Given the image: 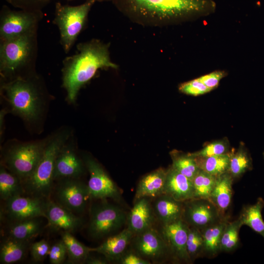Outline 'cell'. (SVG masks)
Instances as JSON below:
<instances>
[{"instance_id":"cell-20","label":"cell","mask_w":264,"mask_h":264,"mask_svg":"<svg viewBox=\"0 0 264 264\" xmlns=\"http://www.w3.org/2000/svg\"><path fill=\"white\" fill-rule=\"evenodd\" d=\"M133 234L127 228L119 233L110 235L99 246L91 248V251L104 256L109 262H116L126 252L129 243L134 237Z\"/></svg>"},{"instance_id":"cell-35","label":"cell","mask_w":264,"mask_h":264,"mask_svg":"<svg viewBox=\"0 0 264 264\" xmlns=\"http://www.w3.org/2000/svg\"><path fill=\"white\" fill-rule=\"evenodd\" d=\"M186 250L192 262L203 255V240L199 229L189 226L186 242Z\"/></svg>"},{"instance_id":"cell-38","label":"cell","mask_w":264,"mask_h":264,"mask_svg":"<svg viewBox=\"0 0 264 264\" xmlns=\"http://www.w3.org/2000/svg\"><path fill=\"white\" fill-rule=\"evenodd\" d=\"M48 256L52 264H61L65 262L67 256V251L61 239L50 246Z\"/></svg>"},{"instance_id":"cell-27","label":"cell","mask_w":264,"mask_h":264,"mask_svg":"<svg viewBox=\"0 0 264 264\" xmlns=\"http://www.w3.org/2000/svg\"><path fill=\"white\" fill-rule=\"evenodd\" d=\"M264 207V200L259 198L254 204L244 206L239 218L242 225L248 226L264 239V221L262 214Z\"/></svg>"},{"instance_id":"cell-26","label":"cell","mask_w":264,"mask_h":264,"mask_svg":"<svg viewBox=\"0 0 264 264\" xmlns=\"http://www.w3.org/2000/svg\"><path fill=\"white\" fill-rule=\"evenodd\" d=\"M31 242L2 237L0 246V263L10 264L22 260L29 250Z\"/></svg>"},{"instance_id":"cell-1","label":"cell","mask_w":264,"mask_h":264,"mask_svg":"<svg viewBox=\"0 0 264 264\" xmlns=\"http://www.w3.org/2000/svg\"><path fill=\"white\" fill-rule=\"evenodd\" d=\"M115 7L135 23L163 26L207 15L214 11L212 0H112Z\"/></svg>"},{"instance_id":"cell-39","label":"cell","mask_w":264,"mask_h":264,"mask_svg":"<svg viewBox=\"0 0 264 264\" xmlns=\"http://www.w3.org/2000/svg\"><path fill=\"white\" fill-rule=\"evenodd\" d=\"M14 7L31 11H42L50 0H5Z\"/></svg>"},{"instance_id":"cell-18","label":"cell","mask_w":264,"mask_h":264,"mask_svg":"<svg viewBox=\"0 0 264 264\" xmlns=\"http://www.w3.org/2000/svg\"><path fill=\"white\" fill-rule=\"evenodd\" d=\"M156 219L148 198L135 199L133 206L127 216V228L134 235L153 227Z\"/></svg>"},{"instance_id":"cell-11","label":"cell","mask_w":264,"mask_h":264,"mask_svg":"<svg viewBox=\"0 0 264 264\" xmlns=\"http://www.w3.org/2000/svg\"><path fill=\"white\" fill-rule=\"evenodd\" d=\"M46 200L26 194L13 197L3 201L0 220L7 224L36 217L45 218Z\"/></svg>"},{"instance_id":"cell-41","label":"cell","mask_w":264,"mask_h":264,"mask_svg":"<svg viewBox=\"0 0 264 264\" xmlns=\"http://www.w3.org/2000/svg\"><path fill=\"white\" fill-rule=\"evenodd\" d=\"M227 75L224 70H215L198 78L211 90L218 87L220 80Z\"/></svg>"},{"instance_id":"cell-4","label":"cell","mask_w":264,"mask_h":264,"mask_svg":"<svg viewBox=\"0 0 264 264\" xmlns=\"http://www.w3.org/2000/svg\"><path fill=\"white\" fill-rule=\"evenodd\" d=\"M69 136V132L64 130L56 133L46 142L42 156L35 169L22 182L25 194L44 200L50 198L54 184L55 160Z\"/></svg>"},{"instance_id":"cell-32","label":"cell","mask_w":264,"mask_h":264,"mask_svg":"<svg viewBox=\"0 0 264 264\" xmlns=\"http://www.w3.org/2000/svg\"><path fill=\"white\" fill-rule=\"evenodd\" d=\"M171 155L173 161L171 166L192 180L200 170L195 158L177 151L172 152Z\"/></svg>"},{"instance_id":"cell-23","label":"cell","mask_w":264,"mask_h":264,"mask_svg":"<svg viewBox=\"0 0 264 264\" xmlns=\"http://www.w3.org/2000/svg\"><path fill=\"white\" fill-rule=\"evenodd\" d=\"M167 170L160 168L144 176L136 187L135 199L155 198L163 194Z\"/></svg>"},{"instance_id":"cell-19","label":"cell","mask_w":264,"mask_h":264,"mask_svg":"<svg viewBox=\"0 0 264 264\" xmlns=\"http://www.w3.org/2000/svg\"><path fill=\"white\" fill-rule=\"evenodd\" d=\"M163 194L182 202L194 199L193 181L171 166L167 170Z\"/></svg>"},{"instance_id":"cell-15","label":"cell","mask_w":264,"mask_h":264,"mask_svg":"<svg viewBox=\"0 0 264 264\" xmlns=\"http://www.w3.org/2000/svg\"><path fill=\"white\" fill-rule=\"evenodd\" d=\"M189 225L180 219L162 225L161 233L169 247L171 255L176 261L192 263L186 250Z\"/></svg>"},{"instance_id":"cell-44","label":"cell","mask_w":264,"mask_h":264,"mask_svg":"<svg viewBox=\"0 0 264 264\" xmlns=\"http://www.w3.org/2000/svg\"><path fill=\"white\" fill-rule=\"evenodd\" d=\"M96 1H100V2H102V1H111L112 0H95Z\"/></svg>"},{"instance_id":"cell-8","label":"cell","mask_w":264,"mask_h":264,"mask_svg":"<svg viewBox=\"0 0 264 264\" xmlns=\"http://www.w3.org/2000/svg\"><path fill=\"white\" fill-rule=\"evenodd\" d=\"M127 218L119 206L101 199L90 208L88 234L95 240L107 238L127 222Z\"/></svg>"},{"instance_id":"cell-16","label":"cell","mask_w":264,"mask_h":264,"mask_svg":"<svg viewBox=\"0 0 264 264\" xmlns=\"http://www.w3.org/2000/svg\"><path fill=\"white\" fill-rule=\"evenodd\" d=\"M45 218L51 228L71 233L83 226L84 219L73 212L60 206L50 198L46 201Z\"/></svg>"},{"instance_id":"cell-17","label":"cell","mask_w":264,"mask_h":264,"mask_svg":"<svg viewBox=\"0 0 264 264\" xmlns=\"http://www.w3.org/2000/svg\"><path fill=\"white\" fill-rule=\"evenodd\" d=\"M67 142L61 149L55 160L54 182L64 178H80L84 171V163L76 149Z\"/></svg>"},{"instance_id":"cell-10","label":"cell","mask_w":264,"mask_h":264,"mask_svg":"<svg viewBox=\"0 0 264 264\" xmlns=\"http://www.w3.org/2000/svg\"><path fill=\"white\" fill-rule=\"evenodd\" d=\"M43 17L42 11L14 10L3 5L0 13V40L38 31Z\"/></svg>"},{"instance_id":"cell-30","label":"cell","mask_w":264,"mask_h":264,"mask_svg":"<svg viewBox=\"0 0 264 264\" xmlns=\"http://www.w3.org/2000/svg\"><path fill=\"white\" fill-rule=\"evenodd\" d=\"M21 180L4 167L0 168V198L5 201L13 197L24 195Z\"/></svg>"},{"instance_id":"cell-28","label":"cell","mask_w":264,"mask_h":264,"mask_svg":"<svg viewBox=\"0 0 264 264\" xmlns=\"http://www.w3.org/2000/svg\"><path fill=\"white\" fill-rule=\"evenodd\" d=\"M61 239L66 247L67 263L84 264L86 258L91 251V248L80 242L69 232L61 231Z\"/></svg>"},{"instance_id":"cell-25","label":"cell","mask_w":264,"mask_h":264,"mask_svg":"<svg viewBox=\"0 0 264 264\" xmlns=\"http://www.w3.org/2000/svg\"><path fill=\"white\" fill-rule=\"evenodd\" d=\"M228 221L229 218L225 215L218 221L200 230L203 240V255L212 258L220 252L221 238Z\"/></svg>"},{"instance_id":"cell-43","label":"cell","mask_w":264,"mask_h":264,"mask_svg":"<svg viewBox=\"0 0 264 264\" xmlns=\"http://www.w3.org/2000/svg\"><path fill=\"white\" fill-rule=\"evenodd\" d=\"M91 252L86 258L84 264H107L109 263L107 258L103 255H101V256L92 255V254H91Z\"/></svg>"},{"instance_id":"cell-45","label":"cell","mask_w":264,"mask_h":264,"mask_svg":"<svg viewBox=\"0 0 264 264\" xmlns=\"http://www.w3.org/2000/svg\"><path fill=\"white\" fill-rule=\"evenodd\" d=\"M263 157H264V152L263 153Z\"/></svg>"},{"instance_id":"cell-6","label":"cell","mask_w":264,"mask_h":264,"mask_svg":"<svg viewBox=\"0 0 264 264\" xmlns=\"http://www.w3.org/2000/svg\"><path fill=\"white\" fill-rule=\"evenodd\" d=\"M95 2V0H87L77 6L56 3L52 22L59 28L60 43L66 53L70 51L83 29L88 13Z\"/></svg>"},{"instance_id":"cell-29","label":"cell","mask_w":264,"mask_h":264,"mask_svg":"<svg viewBox=\"0 0 264 264\" xmlns=\"http://www.w3.org/2000/svg\"><path fill=\"white\" fill-rule=\"evenodd\" d=\"M252 169L250 154L243 143H241L237 151L231 152L227 172L236 179Z\"/></svg>"},{"instance_id":"cell-12","label":"cell","mask_w":264,"mask_h":264,"mask_svg":"<svg viewBox=\"0 0 264 264\" xmlns=\"http://www.w3.org/2000/svg\"><path fill=\"white\" fill-rule=\"evenodd\" d=\"M84 162L89 174L88 186L90 199L110 198L120 201V190L101 166L89 156L85 157Z\"/></svg>"},{"instance_id":"cell-36","label":"cell","mask_w":264,"mask_h":264,"mask_svg":"<svg viewBox=\"0 0 264 264\" xmlns=\"http://www.w3.org/2000/svg\"><path fill=\"white\" fill-rule=\"evenodd\" d=\"M229 148V142L225 137L207 144L198 151L188 154L193 157L212 156L227 154L230 152Z\"/></svg>"},{"instance_id":"cell-13","label":"cell","mask_w":264,"mask_h":264,"mask_svg":"<svg viewBox=\"0 0 264 264\" xmlns=\"http://www.w3.org/2000/svg\"><path fill=\"white\" fill-rule=\"evenodd\" d=\"M224 216L208 199L194 198L184 202L182 220L189 226L199 230L218 221Z\"/></svg>"},{"instance_id":"cell-31","label":"cell","mask_w":264,"mask_h":264,"mask_svg":"<svg viewBox=\"0 0 264 264\" xmlns=\"http://www.w3.org/2000/svg\"><path fill=\"white\" fill-rule=\"evenodd\" d=\"M231 152L208 157H194L199 169L218 176L228 171Z\"/></svg>"},{"instance_id":"cell-9","label":"cell","mask_w":264,"mask_h":264,"mask_svg":"<svg viewBox=\"0 0 264 264\" xmlns=\"http://www.w3.org/2000/svg\"><path fill=\"white\" fill-rule=\"evenodd\" d=\"M50 199L76 215L83 213L90 199L88 184L80 178H64L55 181Z\"/></svg>"},{"instance_id":"cell-42","label":"cell","mask_w":264,"mask_h":264,"mask_svg":"<svg viewBox=\"0 0 264 264\" xmlns=\"http://www.w3.org/2000/svg\"><path fill=\"white\" fill-rule=\"evenodd\" d=\"M120 264H151V262L143 258L135 251H127L116 262Z\"/></svg>"},{"instance_id":"cell-3","label":"cell","mask_w":264,"mask_h":264,"mask_svg":"<svg viewBox=\"0 0 264 264\" xmlns=\"http://www.w3.org/2000/svg\"><path fill=\"white\" fill-rule=\"evenodd\" d=\"M37 31L0 40V73L5 80L33 74L38 54Z\"/></svg>"},{"instance_id":"cell-14","label":"cell","mask_w":264,"mask_h":264,"mask_svg":"<svg viewBox=\"0 0 264 264\" xmlns=\"http://www.w3.org/2000/svg\"><path fill=\"white\" fill-rule=\"evenodd\" d=\"M133 238L134 251L151 262H160L169 255H171L162 233L154 227L134 235Z\"/></svg>"},{"instance_id":"cell-37","label":"cell","mask_w":264,"mask_h":264,"mask_svg":"<svg viewBox=\"0 0 264 264\" xmlns=\"http://www.w3.org/2000/svg\"><path fill=\"white\" fill-rule=\"evenodd\" d=\"M180 92L189 95L197 96L212 91L198 78L181 84L178 88Z\"/></svg>"},{"instance_id":"cell-2","label":"cell","mask_w":264,"mask_h":264,"mask_svg":"<svg viewBox=\"0 0 264 264\" xmlns=\"http://www.w3.org/2000/svg\"><path fill=\"white\" fill-rule=\"evenodd\" d=\"M110 45L97 39L80 43L77 52L63 61V86L69 102H74L80 89L101 68L116 69L110 58Z\"/></svg>"},{"instance_id":"cell-5","label":"cell","mask_w":264,"mask_h":264,"mask_svg":"<svg viewBox=\"0 0 264 264\" xmlns=\"http://www.w3.org/2000/svg\"><path fill=\"white\" fill-rule=\"evenodd\" d=\"M33 77V74L5 80L1 86L12 110L28 121L36 119L40 112L41 93Z\"/></svg>"},{"instance_id":"cell-40","label":"cell","mask_w":264,"mask_h":264,"mask_svg":"<svg viewBox=\"0 0 264 264\" xmlns=\"http://www.w3.org/2000/svg\"><path fill=\"white\" fill-rule=\"evenodd\" d=\"M50 246L45 240L32 243L29 250L32 259L37 262L43 261L48 256Z\"/></svg>"},{"instance_id":"cell-7","label":"cell","mask_w":264,"mask_h":264,"mask_svg":"<svg viewBox=\"0 0 264 264\" xmlns=\"http://www.w3.org/2000/svg\"><path fill=\"white\" fill-rule=\"evenodd\" d=\"M46 142H31L15 145L4 153L1 165L22 181L33 172L43 154Z\"/></svg>"},{"instance_id":"cell-33","label":"cell","mask_w":264,"mask_h":264,"mask_svg":"<svg viewBox=\"0 0 264 264\" xmlns=\"http://www.w3.org/2000/svg\"><path fill=\"white\" fill-rule=\"evenodd\" d=\"M242 224L239 218L226 224L221 238L220 252H230L236 250L239 245V233Z\"/></svg>"},{"instance_id":"cell-21","label":"cell","mask_w":264,"mask_h":264,"mask_svg":"<svg viewBox=\"0 0 264 264\" xmlns=\"http://www.w3.org/2000/svg\"><path fill=\"white\" fill-rule=\"evenodd\" d=\"M152 205L154 214L162 225L182 219L184 202L162 194L155 198Z\"/></svg>"},{"instance_id":"cell-24","label":"cell","mask_w":264,"mask_h":264,"mask_svg":"<svg viewBox=\"0 0 264 264\" xmlns=\"http://www.w3.org/2000/svg\"><path fill=\"white\" fill-rule=\"evenodd\" d=\"M234 180L228 172L218 176L209 198L223 216H225L224 214L231 203Z\"/></svg>"},{"instance_id":"cell-34","label":"cell","mask_w":264,"mask_h":264,"mask_svg":"<svg viewBox=\"0 0 264 264\" xmlns=\"http://www.w3.org/2000/svg\"><path fill=\"white\" fill-rule=\"evenodd\" d=\"M217 178V176L200 169L192 180L194 190V198L209 199Z\"/></svg>"},{"instance_id":"cell-22","label":"cell","mask_w":264,"mask_h":264,"mask_svg":"<svg viewBox=\"0 0 264 264\" xmlns=\"http://www.w3.org/2000/svg\"><path fill=\"white\" fill-rule=\"evenodd\" d=\"M43 217L30 218L5 224L2 237L22 240L31 241L43 231L44 222Z\"/></svg>"}]
</instances>
